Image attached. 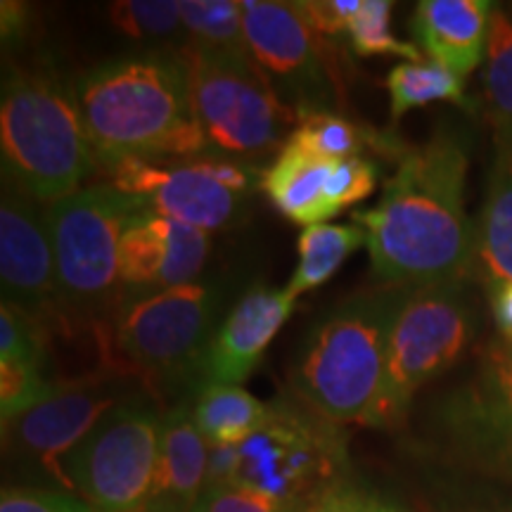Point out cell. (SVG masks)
Here are the masks:
<instances>
[{
    "label": "cell",
    "instance_id": "obj_1",
    "mask_svg": "<svg viewBox=\"0 0 512 512\" xmlns=\"http://www.w3.org/2000/svg\"><path fill=\"white\" fill-rule=\"evenodd\" d=\"M470 152L453 128L408 147L373 209L356 211L375 278L389 287L465 283L477 240L465 211Z\"/></svg>",
    "mask_w": 512,
    "mask_h": 512
},
{
    "label": "cell",
    "instance_id": "obj_2",
    "mask_svg": "<svg viewBox=\"0 0 512 512\" xmlns=\"http://www.w3.org/2000/svg\"><path fill=\"white\" fill-rule=\"evenodd\" d=\"M74 88L105 169L128 157L183 159L209 152L178 48L114 57L81 74Z\"/></svg>",
    "mask_w": 512,
    "mask_h": 512
},
{
    "label": "cell",
    "instance_id": "obj_3",
    "mask_svg": "<svg viewBox=\"0 0 512 512\" xmlns=\"http://www.w3.org/2000/svg\"><path fill=\"white\" fill-rule=\"evenodd\" d=\"M408 290L384 285L325 311L294 349L287 370L294 396L337 425H366L382 387L389 335Z\"/></svg>",
    "mask_w": 512,
    "mask_h": 512
},
{
    "label": "cell",
    "instance_id": "obj_4",
    "mask_svg": "<svg viewBox=\"0 0 512 512\" xmlns=\"http://www.w3.org/2000/svg\"><path fill=\"white\" fill-rule=\"evenodd\" d=\"M3 181L41 204L74 195L98 166L76 88L48 69H12L0 98Z\"/></svg>",
    "mask_w": 512,
    "mask_h": 512
},
{
    "label": "cell",
    "instance_id": "obj_5",
    "mask_svg": "<svg viewBox=\"0 0 512 512\" xmlns=\"http://www.w3.org/2000/svg\"><path fill=\"white\" fill-rule=\"evenodd\" d=\"M143 209L136 197L110 183L88 185L46 204L55 254L57 316L110 318L121 299V240Z\"/></svg>",
    "mask_w": 512,
    "mask_h": 512
},
{
    "label": "cell",
    "instance_id": "obj_6",
    "mask_svg": "<svg viewBox=\"0 0 512 512\" xmlns=\"http://www.w3.org/2000/svg\"><path fill=\"white\" fill-rule=\"evenodd\" d=\"M475 332L477 311L465 283L408 290L389 335L382 387L366 427H399L415 394L465 354Z\"/></svg>",
    "mask_w": 512,
    "mask_h": 512
},
{
    "label": "cell",
    "instance_id": "obj_7",
    "mask_svg": "<svg viewBox=\"0 0 512 512\" xmlns=\"http://www.w3.org/2000/svg\"><path fill=\"white\" fill-rule=\"evenodd\" d=\"M223 287L197 283L159 292L121 294L110 316V337L128 366L159 384L197 377L219 330Z\"/></svg>",
    "mask_w": 512,
    "mask_h": 512
},
{
    "label": "cell",
    "instance_id": "obj_8",
    "mask_svg": "<svg viewBox=\"0 0 512 512\" xmlns=\"http://www.w3.org/2000/svg\"><path fill=\"white\" fill-rule=\"evenodd\" d=\"M192 102L209 152L252 162L278 155L299 124L297 110L273 91L252 57L216 55L185 43Z\"/></svg>",
    "mask_w": 512,
    "mask_h": 512
},
{
    "label": "cell",
    "instance_id": "obj_9",
    "mask_svg": "<svg viewBox=\"0 0 512 512\" xmlns=\"http://www.w3.org/2000/svg\"><path fill=\"white\" fill-rule=\"evenodd\" d=\"M105 171L110 185L136 197L145 211L207 233L235 226L264 181V171L219 152L183 159L128 157Z\"/></svg>",
    "mask_w": 512,
    "mask_h": 512
},
{
    "label": "cell",
    "instance_id": "obj_10",
    "mask_svg": "<svg viewBox=\"0 0 512 512\" xmlns=\"http://www.w3.org/2000/svg\"><path fill=\"white\" fill-rule=\"evenodd\" d=\"M162 418L157 403L131 392L67 460L72 491L95 512H145L155 486Z\"/></svg>",
    "mask_w": 512,
    "mask_h": 512
},
{
    "label": "cell",
    "instance_id": "obj_11",
    "mask_svg": "<svg viewBox=\"0 0 512 512\" xmlns=\"http://www.w3.org/2000/svg\"><path fill=\"white\" fill-rule=\"evenodd\" d=\"M238 448V482L304 508L347 479L344 434L306 403H271L264 427Z\"/></svg>",
    "mask_w": 512,
    "mask_h": 512
},
{
    "label": "cell",
    "instance_id": "obj_12",
    "mask_svg": "<svg viewBox=\"0 0 512 512\" xmlns=\"http://www.w3.org/2000/svg\"><path fill=\"white\" fill-rule=\"evenodd\" d=\"M242 5L249 57L273 91L299 117L337 112L344 88L337 41L316 34L297 3L245 0Z\"/></svg>",
    "mask_w": 512,
    "mask_h": 512
},
{
    "label": "cell",
    "instance_id": "obj_13",
    "mask_svg": "<svg viewBox=\"0 0 512 512\" xmlns=\"http://www.w3.org/2000/svg\"><path fill=\"white\" fill-rule=\"evenodd\" d=\"M131 392L136 389L112 373L57 384L46 401L15 420L3 422L5 453L24 472L41 479L46 489L74 494L67 477V460L93 427Z\"/></svg>",
    "mask_w": 512,
    "mask_h": 512
},
{
    "label": "cell",
    "instance_id": "obj_14",
    "mask_svg": "<svg viewBox=\"0 0 512 512\" xmlns=\"http://www.w3.org/2000/svg\"><path fill=\"white\" fill-rule=\"evenodd\" d=\"M0 287L3 304L48 323L57 316L55 254L46 207L3 181L0 200Z\"/></svg>",
    "mask_w": 512,
    "mask_h": 512
},
{
    "label": "cell",
    "instance_id": "obj_15",
    "mask_svg": "<svg viewBox=\"0 0 512 512\" xmlns=\"http://www.w3.org/2000/svg\"><path fill=\"white\" fill-rule=\"evenodd\" d=\"M211 252V233L152 211L128 223L119 252L121 294L159 292L197 283Z\"/></svg>",
    "mask_w": 512,
    "mask_h": 512
},
{
    "label": "cell",
    "instance_id": "obj_16",
    "mask_svg": "<svg viewBox=\"0 0 512 512\" xmlns=\"http://www.w3.org/2000/svg\"><path fill=\"white\" fill-rule=\"evenodd\" d=\"M290 294L254 285L226 313L211 339L202 363V384H238L249 380L264 358L268 344L283 330L294 311ZM200 384V387H202Z\"/></svg>",
    "mask_w": 512,
    "mask_h": 512
},
{
    "label": "cell",
    "instance_id": "obj_17",
    "mask_svg": "<svg viewBox=\"0 0 512 512\" xmlns=\"http://www.w3.org/2000/svg\"><path fill=\"white\" fill-rule=\"evenodd\" d=\"M209 448L192 415V403L183 401L169 408L162 418L157 475L145 512L195 510L207 482Z\"/></svg>",
    "mask_w": 512,
    "mask_h": 512
},
{
    "label": "cell",
    "instance_id": "obj_18",
    "mask_svg": "<svg viewBox=\"0 0 512 512\" xmlns=\"http://www.w3.org/2000/svg\"><path fill=\"white\" fill-rule=\"evenodd\" d=\"M491 10L489 0H422L413 34L432 62L465 79L484 62Z\"/></svg>",
    "mask_w": 512,
    "mask_h": 512
},
{
    "label": "cell",
    "instance_id": "obj_19",
    "mask_svg": "<svg viewBox=\"0 0 512 512\" xmlns=\"http://www.w3.org/2000/svg\"><path fill=\"white\" fill-rule=\"evenodd\" d=\"M335 162L318 157L304 145L287 140L283 150L264 171L261 190L287 221L297 226H316L335 219L325 202V183Z\"/></svg>",
    "mask_w": 512,
    "mask_h": 512
},
{
    "label": "cell",
    "instance_id": "obj_20",
    "mask_svg": "<svg viewBox=\"0 0 512 512\" xmlns=\"http://www.w3.org/2000/svg\"><path fill=\"white\" fill-rule=\"evenodd\" d=\"M475 240V264L489 287L512 283V147L503 143H494Z\"/></svg>",
    "mask_w": 512,
    "mask_h": 512
},
{
    "label": "cell",
    "instance_id": "obj_21",
    "mask_svg": "<svg viewBox=\"0 0 512 512\" xmlns=\"http://www.w3.org/2000/svg\"><path fill=\"white\" fill-rule=\"evenodd\" d=\"M465 422L484 444L508 456L512 446V344L489 349L465 408Z\"/></svg>",
    "mask_w": 512,
    "mask_h": 512
},
{
    "label": "cell",
    "instance_id": "obj_22",
    "mask_svg": "<svg viewBox=\"0 0 512 512\" xmlns=\"http://www.w3.org/2000/svg\"><path fill=\"white\" fill-rule=\"evenodd\" d=\"M271 403L238 384H202L192 415L209 446H242L264 427Z\"/></svg>",
    "mask_w": 512,
    "mask_h": 512
},
{
    "label": "cell",
    "instance_id": "obj_23",
    "mask_svg": "<svg viewBox=\"0 0 512 512\" xmlns=\"http://www.w3.org/2000/svg\"><path fill=\"white\" fill-rule=\"evenodd\" d=\"M290 140L330 162L370 155H387L399 162L403 152L408 150L406 145H401V140L377 133L370 126L356 124L339 112L302 114Z\"/></svg>",
    "mask_w": 512,
    "mask_h": 512
},
{
    "label": "cell",
    "instance_id": "obj_24",
    "mask_svg": "<svg viewBox=\"0 0 512 512\" xmlns=\"http://www.w3.org/2000/svg\"><path fill=\"white\" fill-rule=\"evenodd\" d=\"M363 245H368V235L358 223H316L304 228L297 240L299 264L285 285V292L297 299L328 283L344 261Z\"/></svg>",
    "mask_w": 512,
    "mask_h": 512
},
{
    "label": "cell",
    "instance_id": "obj_25",
    "mask_svg": "<svg viewBox=\"0 0 512 512\" xmlns=\"http://www.w3.org/2000/svg\"><path fill=\"white\" fill-rule=\"evenodd\" d=\"M484 112L494 143L512 147V8L494 5L484 55Z\"/></svg>",
    "mask_w": 512,
    "mask_h": 512
},
{
    "label": "cell",
    "instance_id": "obj_26",
    "mask_svg": "<svg viewBox=\"0 0 512 512\" xmlns=\"http://www.w3.org/2000/svg\"><path fill=\"white\" fill-rule=\"evenodd\" d=\"M387 91L392 126L399 124L403 114L437 100L453 102L463 110H472V102L465 95L463 79L432 60L396 64L392 72L387 74Z\"/></svg>",
    "mask_w": 512,
    "mask_h": 512
},
{
    "label": "cell",
    "instance_id": "obj_27",
    "mask_svg": "<svg viewBox=\"0 0 512 512\" xmlns=\"http://www.w3.org/2000/svg\"><path fill=\"white\" fill-rule=\"evenodd\" d=\"M185 43L207 53L249 57L240 0H181Z\"/></svg>",
    "mask_w": 512,
    "mask_h": 512
},
{
    "label": "cell",
    "instance_id": "obj_28",
    "mask_svg": "<svg viewBox=\"0 0 512 512\" xmlns=\"http://www.w3.org/2000/svg\"><path fill=\"white\" fill-rule=\"evenodd\" d=\"M107 22L133 41L185 46V29L178 0H119L107 5Z\"/></svg>",
    "mask_w": 512,
    "mask_h": 512
},
{
    "label": "cell",
    "instance_id": "obj_29",
    "mask_svg": "<svg viewBox=\"0 0 512 512\" xmlns=\"http://www.w3.org/2000/svg\"><path fill=\"white\" fill-rule=\"evenodd\" d=\"M392 8L394 5L387 0H363L347 31L351 53L358 57H403L406 62L422 60L418 46L394 36Z\"/></svg>",
    "mask_w": 512,
    "mask_h": 512
},
{
    "label": "cell",
    "instance_id": "obj_30",
    "mask_svg": "<svg viewBox=\"0 0 512 512\" xmlns=\"http://www.w3.org/2000/svg\"><path fill=\"white\" fill-rule=\"evenodd\" d=\"M57 389L46 368L22 358H0V418L10 422L43 403Z\"/></svg>",
    "mask_w": 512,
    "mask_h": 512
},
{
    "label": "cell",
    "instance_id": "obj_31",
    "mask_svg": "<svg viewBox=\"0 0 512 512\" xmlns=\"http://www.w3.org/2000/svg\"><path fill=\"white\" fill-rule=\"evenodd\" d=\"M380 181V164L375 157H351L335 162L325 183V202L332 216H339L351 204L368 200Z\"/></svg>",
    "mask_w": 512,
    "mask_h": 512
},
{
    "label": "cell",
    "instance_id": "obj_32",
    "mask_svg": "<svg viewBox=\"0 0 512 512\" xmlns=\"http://www.w3.org/2000/svg\"><path fill=\"white\" fill-rule=\"evenodd\" d=\"M0 358H22L46 368V323L10 304L0 306Z\"/></svg>",
    "mask_w": 512,
    "mask_h": 512
},
{
    "label": "cell",
    "instance_id": "obj_33",
    "mask_svg": "<svg viewBox=\"0 0 512 512\" xmlns=\"http://www.w3.org/2000/svg\"><path fill=\"white\" fill-rule=\"evenodd\" d=\"M192 512H306V508L249 484L233 482L204 489Z\"/></svg>",
    "mask_w": 512,
    "mask_h": 512
},
{
    "label": "cell",
    "instance_id": "obj_34",
    "mask_svg": "<svg viewBox=\"0 0 512 512\" xmlns=\"http://www.w3.org/2000/svg\"><path fill=\"white\" fill-rule=\"evenodd\" d=\"M0 512H95L81 496L46 486H3Z\"/></svg>",
    "mask_w": 512,
    "mask_h": 512
},
{
    "label": "cell",
    "instance_id": "obj_35",
    "mask_svg": "<svg viewBox=\"0 0 512 512\" xmlns=\"http://www.w3.org/2000/svg\"><path fill=\"white\" fill-rule=\"evenodd\" d=\"M363 0H304L297 3L309 27L330 41L347 43V31L361 10Z\"/></svg>",
    "mask_w": 512,
    "mask_h": 512
},
{
    "label": "cell",
    "instance_id": "obj_36",
    "mask_svg": "<svg viewBox=\"0 0 512 512\" xmlns=\"http://www.w3.org/2000/svg\"><path fill=\"white\" fill-rule=\"evenodd\" d=\"M366 491L356 489L349 479L332 486L323 496L316 498L306 512H361Z\"/></svg>",
    "mask_w": 512,
    "mask_h": 512
},
{
    "label": "cell",
    "instance_id": "obj_37",
    "mask_svg": "<svg viewBox=\"0 0 512 512\" xmlns=\"http://www.w3.org/2000/svg\"><path fill=\"white\" fill-rule=\"evenodd\" d=\"M240 448L238 446H211L207 463V482L204 489L238 482Z\"/></svg>",
    "mask_w": 512,
    "mask_h": 512
},
{
    "label": "cell",
    "instance_id": "obj_38",
    "mask_svg": "<svg viewBox=\"0 0 512 512\" xmlns=\"http://www.w3.org/2000/svg\"><path fill=\"white\" fill-rule=\"evenodd\" d=\"M489 290L498 330L503 332L505 342H512V283L489 287Z\"/></svg>",
    "mask_w": 512,
    "mask_h": 512
},
{
    "label": "cell",
    "instance_id": "obj_39",
    "mask_svg": "<svg viewBox=\"0 0 512 512\" xmlns=\"http://www.w3.org/2000/svg\"><path fill=\"white\" fill-rule=\"evenodd\" d=\"M29 29V10L22 3H3V38L5 43L24 36Z\"/></svg>",
    "mask_w": 512,
    "mask_h": 512
},
{
    "label": "cell",
    "instance_id": "obj_40",
    "mask_svg": "<svg viewBox=\"0 0 512 512\" xmlns=\"http://www.w3.org/2000/svg\"><path fill=\"white\" fill-rule=\"evenodd\" d=\"M368 512H411V510H406L399 503L389 501V498L368 494Z\"/></svg>",
    "mask_w": 512,
    "mask_h": 512
},
{
    "label": "cell",
    "instance_id": "obj_41",
    "mask_svg": "<svg viewBox=\"0 0 512 512\" xmlns=\"http://www.w3.org/2000/svg\"><path fill=\"white\" fill-rule=\"evenodd\" d=\"M470 512H512V501L484 503V505H477V508L470 510Z\"/></svg>",
    "mask_w": 512,
    "mask_h": 512
},
{
    "label": "cell",
    "instance_id": "obj_42",
    "mask_svg": "<svg viewBox=\"0 0 512 512\" xmlns=\"http://www.w3.org/2000/svg\"><path fill=\"white\" fill-rule=\"evenodd\" d=\"M361 512H368V494H366V498H363V510Z\"/></svg>",
    "mask_w": 512,
    "mask_h": 512
},
{
    "label": "cell",
    "instance_id": "obj_43",
    "mask_svg": "<svg viewBox=\"0 0 512 512\" xmlns=\"http://www.w3.org/2000/svg\"><path fill=\"white\" fill-rule=\"evenodd\" d=\"M508 456H512V446H510V453H508Z\"/></svg>",
    "mask_w": 512,
    "mask_h": 512
},
{
    "label": "cell",
    "instance_id": "obj_44",
    "mask_svg": "<svg viewBox=\"0 0 512 512\" xmlns=\"http://www.w3.org/2000/svg\"><path fill=\"white\" fill-rule=\"evenodd\" d=\"M510 344H512V342H510Z\"/></svg>",
    "mask_w": 512,
    "mask_h": 512
}]
</instances>
